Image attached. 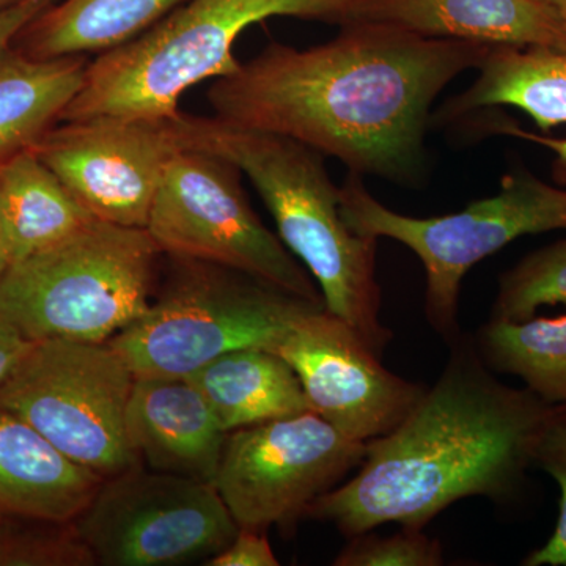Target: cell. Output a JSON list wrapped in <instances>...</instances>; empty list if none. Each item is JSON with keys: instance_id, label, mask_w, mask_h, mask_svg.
<instances>
[{"instance_id": "cell-8", "label": "cell", "mask_w": 566, "mask_h": 566, "mask_svg": "<svg viewBox=\"0 0 566 566\" xmlns=\"http://www.w3.org/2000/svg\"><path fill=\"white\" fill-rule=\"evenodd\" d=\"M134 379L107 342L46 338L14 365L0 386V406L71 461L109 479L142 464L126 433Z\"/></svg>"}, {"instance_id": "cell-11", "label": "cell", "mask_w": 566, "mask_h": 566, "mask_svg": "<svg viewBox=\"0 0 566 566\" xmlns=\"http://www.w3.org/2000/svg\"><path fill=\"white\" fill-rule=\"evenodd\" d=\"M365 452V442L305 411L229 433L214 486L238 527L289 531Z\"/></svg>"}, {"instance_id": "cell-32", "label": "cell", "mask_w": 566, "mask_h": 566, "mask_svg": "<svg viewBox=\"0 0 566 566\" xmlns=\"http://www.w3.org/2000/svg\"><path fill=\"white\" fill-rule=\"evenodd\" d=\"M7 268H9V263H7L6 256H3L2 249H0V279H2L3 273H6Z\"/></svg>"}, {"instance_id": "cell-16", "label": "cell", "mask_w": 566, "mask_h": 566, "mask_svg": "<svg viewBox=\"0 0 566 566\" xmlns=\"http://www.w3.org/2000/svg\"><path fill=\"white\" fill-rule=\"evenodd\" d=\"M103 482L0 406V520L74 523Z\"/></svg>"}, {"instance_id": "cell-24", "label": "cell", "mask_w": 566, "mask_h": 566, "mask_svg": "<svg viewBox=\"0 0 566 566\" xmlns=\"http://www.w3.org/2000/svg\"><path fill=\"white\" fill-rule=\"evenodd\" d=\"M444 554L438 539L424 535L422 528L403 527L390 536L365 532L349 538L335 557V566H439Z\"/></svg>"}, {"instance_id": "cell-19", "label": "cell", "mask_w": 566, "mask_h": 566, "mask_svg": "<svg viewBox=\"0 0 566 566\" xmlns=\"http://www.w3.org/2000/svg\"><path fill=\"white\" fill-rule=\"evenodd\" d=\"M186 0H57L22 29L13 51L33 61L103 54L150 31Z\"/></svg>"}, {"instance_id": "cell-12", "label": "cell", "mask_w": 566, "mask_h": 566, "mask_svg": "<svg viewBox=\"0 0 566 566\" xmlns=\"http://www.w3.org/2000/svg\"><path fill=\"white\" fill-rule=\"evenodd\" d=\"M31 150L93 218L145 229L167 164L180 151L169 120L59 122Z\"/></svg>"}, {"instance_id": "cell-4", "label": "cell", "mask_w": 566, "mask_h": 566, "mask_svg": "<svg viewBox=\"0 0 566 566\" xmlns=\"http://www.w3.org/2000/svg\"><path fill=\"white\" fill-rule=\"evenodd\" d=\"M356 0H186L150 31L96 55L61 122L170 120L193 85L238 70V36L275 17L344 24Z\"/></svg>"}, {"instance_id": "cell-13", "label": "cell", "mask_w": 566, "mask_h": 566, "mask_svg": "<svg viewBox=\"0 0 566 566\" xmlns=\"http://www.w3.org/2000/svg\"><path fill=\"white\" fill-rule=\"evenodd\" d=\"M271 352L293 368L311 411L365 444L403 422L427 390L382 367L381 356L326 307L300 316Z\"/></svg>"}, {"instance_id": "cell-5", "label": "cell", "mask_w": 566, "mask_h": 566, "mask_svg": "<svg viewBox=\"0 0 566 566\" xmlns=\"http://www.w3.org/2000/svg\"><path fill=\"white\" fill-rule=\"evenodd\" d=\"M161 255L147 230L93 219L54 248L7 268L0 315L33 342L106 344L147 311Z\"/></svg>"}, {"instance_id": "cell-18", "label": "cell", "mask_w": 566, "mask_h": 566, "mask_svg": "<svg viewBox=\"0 0 566 566\" xmlns=\"http://www.w3.org/2000/svg\"><path fill=\"white\" fill-rule=\"evenodd\" d=\"M93 219L31 148L0 163V249L9 266L54 248Z\"/></svg>"}, {"instance_id": "cell-30", "label": "cell", "mask_w": 566, "mask_h": 566, "mask_svg": "<svg viewBox=\"0 0 566 566\" xmlns=\"http://www.w3.org/2000/svg\"><path fill=\"white\" fill-rule=\"evenodd\" d=\"M32 344L31 338L25 337L17 326L0 315V386Z\"/></svg>"}, {"instance_id": "cell-22", "label": "cell", "mask_w": 566, "mask_h": 566, "mask_svg": "<svg viewBox=\"0 0 566 566\" xmlns=\"http://www.w3.org/2000/svg\"><path fill=\"white\" fill-rule=\"evenodd\" d=\"M476 349L491 370L516 376L547 405L566 406V315L490 318Z\"/></svg>"}, {"instance_id": "cell-21", "label": "cell", "mask_w": 566, "mask_h": 566, "mask_svg": "<svg viewBox=\"0 0 566 566\" xmlns=\"http://www.w3.org/2000/svg\"><path fill=\"white\" fill-rule=\"evenodd\" d=\"M87 65L84 55L33 61L11 50L0 65V163L29 150L61 122Z\"/></svg>"}, {"instance_id": "cell-28", "label": "cell", "mask_w": 566, "mask_h": 566, "mask_svg": "<svg viewBox=\"0 0 566 566\" xmlns=\"http://www.w3.org/2000/svg\"><path fill=\"white\" fill-rule=\"evenodd\" d=\"M33 538L25 521L0 520V566H29Z\"/></svg>"}, {"instance_id": "cell-2", "label": "cell", "mask_w": 566, "mask_h": 566, "mask_svg": "<svg viewBox=\"0 0 566 566\" xmlns=\"http://www.w3.org/2000/svg\"><path fill=\"white\" fill-rule=\"evenodd\" d=\"M556 409L526 387L499 381L460 335L403 422L367 442L353 479L322 495L307 516L352 538L389 523L422 528L461 499L502 501L535 465Z\"/></svg>"}, {"instance_id": "cell-33", "label": "cell", "mask_w": 566, "mask_h": 566, "mask_svg": "<svg viewBox=\"0 0 566 566\" xmlns=\"http://www.w3.org/2000/svg\"><path fill=\"white\" fill-rule=\"evenodd\" d=\"M17 2V0H0V9L3 7L10 6V3Z\"/></svg>"}, {"instance_id": "cell-14", "label": "cell", "mask_w": 566, "mask_h": 566, "mask_svg": "<svg viewBox=\"0 0 566 566\" xmlns=\"http://www.w3.org/2000/svg\"><path fill=\"white\" fill-rule=\"evenodd\" d=\"M126 433L148 469L211 485L229 436L188 376L134 379Z\"/></svg>"}, {"instance_id": "cell-31", "label": "cell", "mask_w": 566, "mask_h": 566, "mask_svg": "<svg viewBox=\"0 0 566 566\" xmlns=\"http://www.w3.org/2000/svg\"><path fill=\"white\" fill-rule=\"evenodd\" d=\"M566 33V0H534Z\"/></svg>"}, {"instance_id": "cell-1", "label": "cell", "mask_w": 566, "mask_h": 566, "mask_svg": "<svg viewBox=\"0 0 566 566\" xmlns=\"http://www.w3.org/2000/svg\"><path fill=\"white\" fill-rule=\"evenodd\" d=\"M307 50L273 43L208 88L223 120L282 134L348 172L417 186L442 92L485 61L491 44L433 39L379 22H346Z\"/></svg>"}, {"instance_id": "cell-10", "label": "cell", "mask_w": 566, "mask_h": 566, "mask_svg": "<svg viewBox=\"0 0 566 566\" xmlns=\"http://www.w3.org/2000/svg\"><path fill=\"white\" fill-rule=\"evenodd\" d=\"M74 527L106 566L208 560L240 531L214 485L142 464L104 479Z\"/></svg>"}, {"instance_id": "cell-17", "label": "cell", "mask_w": 566, "mask_h": 566, "mask_svg": "<svg viewBox=\"0 0 566 566\" xmlns=\"http://www.w3.org/2000/svg\"><path fill=\"white\" fill-rule=\"evenodd\" d=\"M476 71L464 92L431 115V126L497 106L523 111L543 134L566 125V48L493 46Z\"/></svg>"}, {"instance_id": "cell-6", "label": "cell", "mask_w": 566, "mask_h": 566, "mask_svg": "<svg viewBox=\"0 0 566 566\" xmlns=\"http://www.w3.org/2000/svg\"><path fill=\"white\" fill-rule=\"evenodd\" d=\"M147 311L107 344L134 376H189L222 354L273 349L312 303L241 271L169 256Z\"/></svg>"}, {"instance_id": "cell-7", "label": "cell", "mask_w": 566, "mask_h": 566, "mask_svg": "<svg viewBox=\"0 0 566 566\" xmlns=\"http://www.w3.org/2000/svg\"><path fill=\"white\" fill-rule=\"evenodd\" d=\"M340 210L354 232L390 238L419 256L427 279L424 315L452 344L460 337L458 301L464 275L517 238L566 230V189L527 169H513L494 196L452 214L415 218L387 208L368 191L363 175L348 172L340 186Z\"/></svg>"}, {"instance_id": "cell-20", "label": "cell", "mask_w": 566, "mask_h": 566, "mask_svg": "<svg viewBox=\"0 0 566 566\" xmlns=\"http://www.w3.org/2000/svg\"><path fill=\"white\" fill-rule=\"evenodd\" d=\"M188 378L210 401L227 433L311 411L300 378L271 349H234Z\"/></svg>"}, {"instance_id": "cell-15", "label": "cell", "mask_w": 566, "mask_h": 566, "mask_svg": "<svg viewBox=\"0 0 566 566\" xmlns=\"http://www.w3.org/2000/svg\"><path fill=\"white\" fill-rule=\"evenodd\" d=\"M346 22L491 46L566 48V33L534 0H356Z\"/></svg>"}, {"instance_id": "cell-25", "label": "cell", "mask_w": 566, "mask_h": 566, "mask_svg": "<svg viewBox=\"0 0 566 566\" xmlns=\"http://www.w3.org/2000/svg\"><path fill=\"white\" fill-rule=\"evenodd\" d=\"M535 465L560 488V512L553 535L524 558L526 566H566V406H557L535 452Z\"/></svg>"}, {"instance_id": "cell-9", "label": "cell", "mask_w": 566, "mask_h": 566, "mask_svg": "<svg viewBox=\"0 0 566 566\" xmlns=\"http://www.w3.org/2000/svg\"><path fill=\"white\" fill-rule=\"evenodd\" d=\"M241 178L226 159L181 148L167 164L145 230L164 255L232 268L324 304L314 277L249 203Z\"/></svg>"}, {"instance_id": "cell-23", "label": "cell", "mask_w": 566, "mask_h": 566, "mask_svg": "<svg viewBox=\"0 0 566 566\" xmlns=\"http://www.w3.org/2000/svg\"><path fill=\"white\" fill-rule=\"evenodd\" d=\"M566 307V238L528 253L499 281L491 318H531L542 307Z\"/></svg>"}, {"instance_id": "cell-26", "label": "cell", "mask_w": 566, "mask_h": 566, "mask_svg": "<svg viewBox=\"0 0 566 566\" xmlns=\"http://www.w3.org/2000/svg\"><path fill=\"white\" fill-rule=\"evenodd\" d=\"M208 566H277L270 539L264 532L240 528L232 542L205 562Z\"/></svg>"}, {"instance_id": "cell-29", "label": "cell", "mask_w": 566, "mask_h": 566, "mask_svg": "<svg viewBox=\"0 0 566 566\" xmlns=\"http://www.w3.org/2000/svg\"><path fill=\"white\" fill-rule=\"evenodd\" d=\"M479 129H482L485 134H501V136L516 137V139L531 142V144L545 147L547 150L556 153L558 163H560V166H564L566 170V137H551L543 133L527 132V129L517 126L515 122L506 120V118H495V120L488 118L485 125Z\"/></svg>"}, {"instance_id": "cell-3", "label": "cell", "mask_w": 566, "mask_h": 566, "mask_svg": "<svg viewBox=\"0 0 566 566\" xmlns=\"http://www.w3.org/2000/svg\"><path fill=\"white\" fill-rule=\"evenodd\" d=\"M169 123L178 147L219 156L251 180L282 243L314 277L326 311L381 356L392 333L381 323L378 240L345 222L326 156L292 137L244 128L218 115L178 112Z\"/></svg>"}, {"instance_id": "cell-27", "label": "cell", "mask_w": 566, "mask_h": 566, "mask_svg": "<svg viewBox=\"0 0 566 566\" xmlns=\"http://www.w3.org/2000/svg\"><path fill=\"white\" fill-rule=\"evenodd\" d=\"M55 2L57 0H17L0 9V65L9 57L14 40L22 29L28 28L36 17Z\"/></svg>"}]
</instances>
